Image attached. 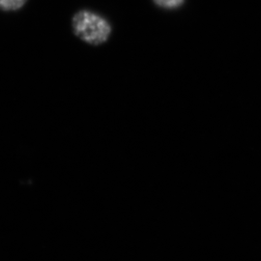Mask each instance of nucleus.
Instances as JSON below:
<instances>
[{
  "label": "nucleus",
  "mask_w": 261,
  "mask_h": 261,
  "mask_svg": "<svg viewBox=\"0 0 261 261\" xmlns=\"http://www.w3.org/2000/svg\"><path fill=\"white\" fill-rule=\"evenodd\" d=\"M28 0H0V10L4 12L18 11L21 9Z\"/></svg>",
  "instance_id": "2"
},
{
  "label": "nucleus",
  "mask_w": 261,
  "mask_h": 261,
  "mask_svg": "<svg viewBox=\"0 0 261 261\" xmlns=\"http://www.w3.org/2000/svg\"><path fill=\"white\" fill-rule=\"evenodd\" d=\"M72 27L76 37L92 46L106 43L112 34L109 20L90 10L76 12L72 19Z\"/></svg>",
  "instance_id": "1"
},
{
  "label": "nucleus",
  "mask_w": 261,
  "mask_h": 261,
  "mask_svg": "<svg viewBox=\"0 0 261 261\" xmlns=\"http://www.w3.org/2000/svg\"><path fill=\"white\" fill-rule=\"evenodd\" d=\"M156 6L164 10H176L182 7L186 0H152Z\"/></svg>",
  "instance_id": "3"
}]
</instances>
